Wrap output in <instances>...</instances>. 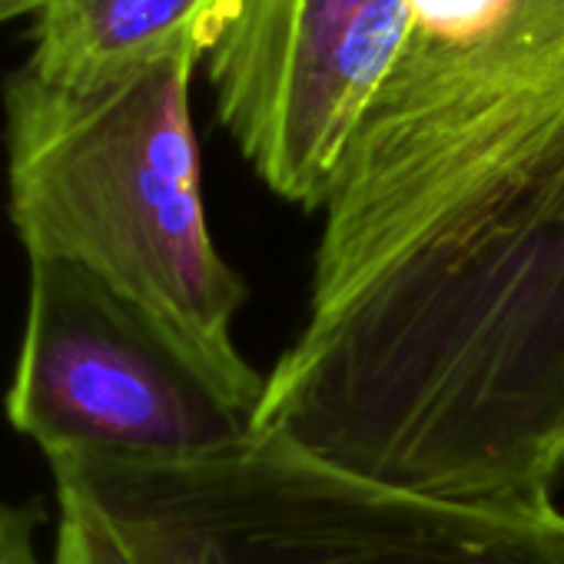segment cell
Masks as SVG:
<instances>
[{
  "mask_svg": "<svg viewBox=\"0 0 564 564\" xmlns=\"http://www.w3.org/2000/svg\"><path fill=\"white\" fill-rule=\"evenodd\" d=\"M259 402L100 275L74 262H31L4 409L47 465L223 452L252 435Z\"/></svg>",
  "mask_w": 564,
  "mask_h": 564,
  "instance_id": "cell-3",
  "label": "cell"
},
{
  "mask_svg": "<svg viewBox=\"0 0 564 564\" xmlns=\"http://www.w3.org/2000/svg\"><path fill=\"white\" fill-rule=\"evenodd\" d=\"M54 564H137L107 518L77 491L57 488Z\"/></svg>",
  "mask_w": 564,
  "mask_h": 564,
  "instance_id": "cell-6",
  "label": "cell"
},
{
  "mask_svg": "<svg viewBox=\"0 0 564 564\" xmlns=\"http://www.w3.org/2000/svg\"><path fill=\"white\" fill-rule=\"evenodd\" d=\"M51 475L107 518L137 564H564L554 505L415 495L265 432L180 462H54Z\"/></svg>",
  "mask_w": 564,
  "mask_h": 564,
  "instance_id": "cell-2",
  "label": "cell"
},
{
  "mask_svg": "<svg viewBox=\"0 0 564 564\" xmlns=\"http://www.w3.org/2000/svg\"><path fill=\"white\" fill-rule=\"evenodd\" d=\"M47 4L51 0H0V24L18 21V18H34Z\"/></svg>",
  "mask_w": 564,
  "mask_h": 564,
  "instance_id": "cell-8",
  "label": "cell"
},
{
  "mask_svg": "<svg viewBox=\"0 0 564 564\" xmlns=\"http://www.w3.org/2000/svg\"><path fill=\"white\" fill-rule=\"evenodd\" d=\"M206 37L147 57L0 84L8 216L28 262H74L143 306L226 382L262 399L232 339L246 282L219 256L199 180L189 84Z\"/></svg>",
  "mask_w": 564,
  "mask_h": 564,
  "instance_id": "cell-1",
  "label": "cell"
},
{
  "mask_svg": "<svg viewBox=\"0 0 564 564\" xmlns=\"http://www.w3.org/2000/svg\"><path fill=\"white\" fill-rule=\"evenodd\" d=\"M229 0H51L31 18L28 64L84 74L147 57L183 37L213 44Z\"/></svg>",
  "mask_w": 564,
  "mask_h": 564,
  "instance_id": "cell-5",
  "label": "cell"
},
{
  "mask_svg": "<svg viewBox=\"0 0 564 564\" xmlns=\"http://www.w3.org/2000/svg\"><path fill=\"white\" fill-rule=\"evenodd\" d=\"M44 511L37 505L0 501V564H44L37 551V531Z\"/></svg>",
  "mask_w": 564,
  "mask_h": 564,
  "instance_id": "cell-7",
  "label": "cell"
},
{
  "mask_svg": "<svg viewBox=\"0 0 564 564\" xmlns=\"http://www.w3.org/2000/svg\"><path fill=\"white\" fill-rule=\"evenodd\" d=\"M409 31V0H229L203 57L256 176L323 209L339 156Z\"/></svg>",
  "mask_w": 564,
  "mask_h": 564,
  "instance_id": "cell-4",
  "label": "cell"
}]
</instances>
